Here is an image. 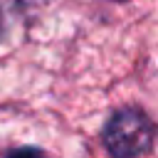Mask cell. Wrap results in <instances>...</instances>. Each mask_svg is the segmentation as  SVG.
<instances>
[{
	"label": "cell",
	"mask_w": 158,
	"mask_h": 158,
	"mask_svg": "<svg viewBox=\"0 0 158 158\" xmlns=\"http://www.w3.org/2000/svg\"><path fill=\"white\" fill-rule=\"evenodd\" d=\"M156 138L153 121L141 109H118L104 126V146L111 158H138L151 151Z\"/></svg>",
	"instance_id": "obj_1"
},
{
	"label": "cell",
	"mask_w": 158,
	"mask_h": 158,
	"mask_svg": "<svg viewBox=\"0 0 158 158\" xmlns=\"http://www.w3.org/2000/svg\"><path fill=\"white\" fill-rule=\"evenodd\" d=\"M17 17H20V0H0V40L10 32Z\"/></svg>",
	"instance_id": "obj_2"
},
{
	"label": "cell",
	"mask_w": 158,
	"mask_h": 158,
	"mask_svg": "<svg viewBox=\"0 0 158 158\" xmlns=\"http://www.w3.org/2000/svg\"><path fill=\"white\" fill-rule=\"evenodd\" d=\"M5 158H49V156H47L44 151L35 148V146H22V148H12V151H7Z\"/></svg>",
	"instance_id": "obj_3"
},
{
	"label": "cell",
	"mask_w": 158,
	"mask_h": 158,
	"mask_svg": "<svg viewBox=\"0 0 158 158\" xmlns=\"http://www.w3.org/2000/svg\"><path fill=\"white\" fill-rule=\"evenodd\" d=\"M114 2H123V0H114Z\"/></svg>",
	"instance_id": "obj_4"
}]
</instances>
